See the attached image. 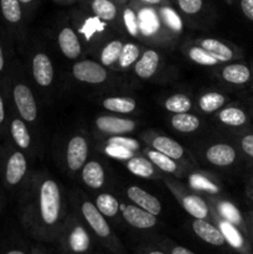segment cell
<instances>
[{
  "instance_id": "cell-1",
  "label": "cell",
  "mask_w": 253,
  "mask_h": 254,
  "mask_svg": "<svg viewBox=\"0 0 253 254\" xmlns=\"http://www.w3.org/2000/svg\"><path fill=\"white\" fill-rule=\"evenodd\" d=\"M61 213V195L54 180H46L40 189V217L46 227H55Z\"/></svg>"
},
{
  "instance_id": "cell-2",
  "label": "cell",
  "mask_w": 253,
  "mask_h": 254,
  "mask_svg": "<svg viewBox=\"0 0 253 254\" xmlns=\"http://www.w3.org/2000/svg\"><path fill=\"white\" fill-rule=\"evenodd\" d=\"M82 216H83L84 221L87 222V225L89 226L92 231H93L94 235L99 238V240L104 241L107 243V247L111 248L114 253H118L117 248L112 245V230L109 223L107 222L106 216H103L101 213V211L97 208L96 205H93L89 201H86L82 205Z\"/></svg>"
},
{
  "instance_id": "cell-3",
  "label": "cell",
  "mask_w": 253,
  "mask_h": 254,
  "mask_svg": "<svg viewBox=\"0 0 253 254\" xmlns=\"http://www.w3.org/2000/svg\"><path fill=\"white\" fill-rule=\"evenodd\" d=\"M14 103L20 117L26 122H34L37 117V106L31 89L24 83H16L12 89Z\"/></svg>"
},
{
  "instance_id": "cell-4",
  "label": "cell",
  "mask_w": 253,
  "mask_h": 254,
  "mask_svg": "<svg viewBox=\"0 0 253 254\" xmlns=\"http://www.w3.org/2000/svg\"><path fill=\"white\" fill-rule=\"evenodd\" d=\"M73 76L77 81L84 82L89 84L103 83L107 79V71L101 64L94 61L84 60L73 64Z\"/></svg>"
},
{
  "instance_id": "cell-5",
  "label": "cell",
  "mask_w": 253,
  "mask_h": 254,
  "mask_svg": "<svg viewBox=\"0 0 253 254\" xmlns=\"http://www.w3.org/2000/svg\"><path fill=\"white\" fill-rule=\"evenodd\" d=\"M124 221L136 230H150L155 227L156 216L143 210L136 205H128L122 208Z\"/></svg>"
},
{
  "instance_id": "cell-6",
  "label": "cell",
  "mask_w": 253,
  "mask_h": 254,
  "mask_svg": "<svg viewBox=\"0 0 253 254\" xmlns=\"http://www.w3.org/2000/svg\"><path fill=\"white\" fill-rule=\"evenodd\" d=\"M67 165L72 171H77L84 165L88 156V144L83 136L76 135L67 145Z\"/></svg>"
},
{
  "instance_id": "cell-7",
  "label": "cell",
  "mask_w": 253,
  "mask_h": 254,
  "mask_svg": "<svg viewBox=\"0 0 253 254\" xmlns=\"http://www.w3.org/2000/svg\"><path fill=\"white\" fill-rule=\"evenodd\" d=\"M191 227H192L193 233L207 245L213 246V247H223L227 245L220 228L206 220H195Z\"/></svg>"
},
{
  "instance_id": "cell-8",
  "label": "cell",
  "mask_w": 253,
  "mask_h": 254,
  "mask_svg": "<svg viewBox=\"0 0 253 254\" xmlns=\"http://www.w3.org/2000/svg\"><path fill=\"white\" fill-rule=\"evenodd\" d=\"M97 128L101 131L112 135L130 133L135 129V123L130 119L118 118L113 116H102L96 119Z\"/></svg>"
},
{
  "instance_id": "cell-9",
  "label": "cell",
  "mask_w": 253,
  "mask_h": 254,
  "mask_svg": "<svg viewBox=\"0 0 253 254\" xmlns=\"http://www.w3.org/2000/svg\"><path fill=\"white\" fill-rule=\"evenodd\" d=\"M27 170L26 158L21 151H15L7 159L5 166V181L7 185L16 186L21 183Z\"/></svg>"
},
{
  "instance_id": "cell-10",
  "label": "cell",
  "mask_w": 253,
  "mask_h": 254,
  "mask_svg": "<svg viewBox=\"0 0 253 254\" xmlns=\"http://www.w3.org/2000/svg\"><path fill=\"white\" fill-rule=\"evenodd\" d=\"M32 74L37 84L47 87L54 81V66L46 54H36L32 59Z\"/></svg>"
},
{
  "instance_id": "cell-11",
  "label": "cell",
  "mask_w": 253,
  "mask_h": 254,
  "mask_svg": "<svg viewBox=\"0 0 253 254\" xmlns=\"http://www.w3.org/2000/svg\"><path fill=\"white\" fill-rule=\"evenodd\" d=\"M218 228L222 232L223 237H225L226 243L230 246L231 248L236 250L237 252L242 254H250V247L247 245L245 236L241 232L240 227L235 226L233 223L228 222L226 220H221L218 222Z\"/></svg>"
},
{
  "instance_id": "cell-12",
  "label": "cell",
  "mask_w": 253,
  "mask_h": 254,
  "mask_svg": "<svg viewBox=\"0 0 253 254\" xmlns=\"http://www.w3.org/2000/svg\"><path fill=\"white\" fill-rule=\"evenodd\" d=\"M126 195H128L129 200L134 203V205L139 206L143 210L148 211V212L153 213V215L158 216L161 212V203L155 196L150 195L146 191L141 190L138 186H130L126 190Z\"/></svg>"
},
{
  "instance_id": "cell-13",
  "label": "cell",
  "mask_w": 253,
  "mask_h": 254,
  "mask_svg": "<svg viewBox=\"0 0 253 254\" xmlns=\"http://www.w3.org/2000/svg\"><path fill=\"white\" fill-rule=\"evenodd\" d=\"M64 247L68 254H87L91 248V238L83 227L76 226L67 235Z\"/></svg>"
},
{
  "instance_id": "cell-14",
  "label": "cell",
  "mask_w": 253,
  "mask_h": 254,
  "mask_svg": "<svg viewBox=\"0 0 253 254\" xmlns=\"http://www.w3.org/2000/svg\"><path fill=\"white\" fill-rule=\"evenodd\" d=\"M236 150L233 146L228 144H215L210 146L206 151V159L212 165L216 166H230L236 161Z\"/></svg>"
},
{
  "instance_id": "cell-15",
  "label": "cell",
  "mask_w": 253,
  "mask_h": 254,
  "mask_svg": "<svg viewBox=\"0 0 253 254\" xmlns=\"http://www.w3.org/2000/svg\"><path fill=\"white\" fill-rule=\"evenodd\" d=\"M59 45L67 59L74 60L81 55V44L76 32L71 27H64L59 34Z\"/></svg>"
},
{
  "instance_id": "cell-16",
  "label": "cell",
  "mask_w": 253,
  "mask_h": 254,
  "mask_svg": "<svg viewBox=\"0 0 253 254\" xmlns=\"http://www.w3.org/2000/svg\"><path fill=\"white\" fill-rule=\"evenodd\" d=\"M159 54L154 50H146L134 66V71L140 78L148 79L156 72L159 66Z\"/></svg>"
},
{
  "instance_id": "cell-17",
  "label": "cell",
  "mask_w": 253,
  "mask_h": 254,
  "mask_svg": "<svg viewBox=\"0 0 253 254\" xmlns=\"http://www.w3.org/2000/svg\"><path fill=\"white\" fill-rule=\"evenodd\" d=\"M252 72L245 64H231L222 69V78L231 84H246L251 81Z\"/></svg>"
},
{
  "instance_id": "cell-18",
  "label": "cell",
  "mask_w": 253,
  "mask_h": 254,
  "mask_svg": "<svg viewBox=\"0 0 253 254\" xmlns=\"http://www.w3.org/2000/svg\"><path fill=\"white\" fill-rule=\"evenodd\" d=\"M82 179L91 189H101L104 184V170L97 161H89L83 165Z\"/></svg>"
},
{
  "instance_id": "cell-19",
  "label": "cell",
  "mask_w": 253,
  "mask_h": 254,
  "mask_svg": "<svg viewBox=\"0 0 253 254\" xmlns=\"http://www.w3.org/2000/svg\"><path fill=\"white\" fill-rule=\"evenodd\" d=\"M201 47L210 52L218 62H227L235 57V52L231 47L225 45L223 42L218 41L216 39H206L201 42Z\"/></svg>"
},
{
  "instance_id": "cell-20",
  "label": "cell",
  "mask_w": 253,
  "mask_h": 254,
  "mask_svg": "<svg viewBox=\"0 0 253 254\" xmlns=\"http://www.w3.org/2000/svg\"><path fill=\"white\" fill-rule=\"evenodd\" d=\"M153 148L156 151L165 154L169 158L178 160L181 159L184 155V148L178 143V141L173 140V139L168 138V136H156L153 140Z\"/></svg>"
},
{
  "instance_id": "cell-21",
  "label": "cell",
  "mask_w": 253,
  "mask_h": 254,
  "mask_svg": "<svg viewBox=\"0 0 253 254\" xmlns=\"http://www.w3.org/2000/svg\"><path fill=\"white\" fill-rule=\"evenodd\" d=\"M183 206L186 212L195 220H206L208 216V206L198 196L189 195L183 200Z\"/></svg>"
},
{
  "instance_id": "cell-22",
  "label": "cell",
  "mask_w": 253,
  "mask_h": 254,
  "mask_svg": "<svg viewBox=\"0 0 253 254\" xmlns=\"http://www.w3.org/2000/svg\"><path fill=\"white\" fill-rule=\"evenodd\" d=\"M103 107L107 111L128 114L135 109L136 103L133 98L129 97H108L103 101Z\"/></svg>"
},
{
  "instance_id": "cell-23",
  "label": "cell",
  "mask_w": 253,
  "mask_h": 254,
  "mask_svg": "<svg viewBox=\"0 0 253 254\" xmlns=\"http://www.w3.org/2000/svg\"><path fill=\"white\" fill-rule=\"evenodd\" d=\"M218 119L226 126L242 127L247 123L248 117L243 109L237 108V107H227L220 112Z\"/></svg>"
},
{
  "instance_id": "cell-24",
  "label": "cell",
  "mask_w": 253,
  "mask_h": 254,
  "mask_svg": "<svg viewBox=\"0 0 253 254\" xmlns=\"http://www.w3.org/2000/svg\"><path fill=\"white\" fill-rule=\"evenodd\" d=\"M0 11L5 21L9 24H17L22 17L21 2L19 0H0Z\"/></svg>"
},
{
  "instance_id": "cell-25",
  "label": "cell",
  "mask_w": 253,
  "mask_h": 254,
  "mask_svg": "<svg viewBox=\"0 0 253 254\" xmlns=\"http://www.w3.org/2000/svg\"><path fill=\"white\" fill-rule=\"evenodd\" d=\"M10 133H11L12 139L15 144L21 149H27L31 143L30 133L27 130V127L21 119H14L10 124Z\"/></svg>"
},
{
  "instance_id": "cell-26",
  "label": "cell",
  "mask_w": 253,
  "mask_h": 254,
  "mask_svg": "<svg viewBox=\"0 0 253 254\" xmlns=\"http://www.w3.org/2000/svg\"><path fill=\"white\" fill-rule=\"evenodd\" d=\"M174 128L181 133H191L200 127V121L196 116L189 113H179L171 118Z\"/></svg>"
},
{
  "instance_id": "cell-27",
  "label": "cell",
  "mask_w": 253,
  "mask_h": 254,
  "mask_svg": "<svg viewBox=\"0 0 253 254\" xmlns=\"http://www.w3.org/2000/svg\"><path fill=\"white\" fill-rule=\"evenodd\" d=\"M92 10L97 17L104 21H112L117 15V6L111 0H93Z\"/></svg>"
},
{
  "instance_id": "cell-28",
  "label": "cell",
  "mask_w": 253,
  "mask_h": 254,
  "mask_svg": "<svg viewBox=\"0 0 253 254\" xmlns=\"http://www.w3.org/2000/svg\"><path fill=\"white\" fill-rule=\"evenodd\" d=\"M96 206L106 217H114L119 211V203L114 196L109 193H102L97 197Z\"/></svg>"
},
{
  "instance_id": "cell-29",
  "label": "cell",
  "mask_w": 253,
  "mask_h": 254,
  "mask_svg": "<svg viewBox=\"0 0 253 254\" xmlns=\"http://www.w3.org/2000/svg\"><path fill=\"white\" fill-rule=\"evenodd\" d=\"M164 106L171 113H188L191 109V101L185 94H174L166 99Z\"/></svg>"
},
{
  "instance_id": "cell-30",
  "label": "cell",
  "mask_w": 253,
  "mask_h": 254,
  "mask_svg": "<svg viewBox=\"0 0 253 254\" xmlns=\"http://www.w3.org/2000/svg\"><path fill=\"white\" fill-rule=\"evenodd\" d=\"M126 168L131 174L139 178H150L154 173L153 164L143 158H130L126 164Z\"/></svg>"
},
{
  "instance_id": "cell-31",
  "label": "cell",
  "mask_w": 253,
  "mask_h": 254,
  "mask_svg": "<svg viewBox=\"0 0 253 254\" xmlns=\"http://www.w3.org/2000/svg\"><path fill=\"white\" fill-rule=\"evenodd\" d=\"M226 98L223 94L218 93V92H210V93L203 94L200 98V108L206 113H212L220 109L221 107L225 104Z\"/></svg>"
},
{
  "instance_id": "cell-32",
  "label": "cell",
  "mask_w": 253,
  "mask_h": 254,
  "mask_svg": "<svg viewBox=\"0 0 253 254\" xmlns=\"http://www.w3.org/2000/svg\"><path fill=\"white\" fill-rule=\"evenodd\" d=\"M122 47H123V44L118 40H114V41H111L109 44H107L104 46V49L102 50L101 54V61L103 66H111L114 62L118 61L119 56H121Z\"/></svg>"
},
{
  "instance_id": "cell-33",
  "label": "cell",
  "mask_w": 253,
  "mask_h": 254,
  "mask_svg": "<svg viewBox=\"0 0 253 254\" xmlns=\"http://www.w3.org/2000/svg\"><path fill=\"white\" fill-rule=\"evenodd\" d=\"M220 213L223 220L233 223L237 227H241L243 225L242 213L240 212V210L233 203L228 202V201H223V202L220 203Z\"/></svg>"
},
{
  "instance_id": "cell-34",
  "label": "cell",
  "mask_w": 253,
  "mask_h": 254,
  "mask_svg": "<svg viewBox=\"0 0 253 254\" xmlns=\"http://www.w3.org/2000/svg\"><path fill=\"white\" fill-rule=\"evenodd\" d=\"M148 156L151 163L158 166L160 170L165 171V173H175L176 171V163L174 161V159L169 158L165 154L156 150H150L148 151Z\"/></svg>"
},
{
  "instance_id": "cell-35",
  "label": "cell",
  "mask_w": 253,
  "mask_h": 254,
  "mask_svg": "<svg viewBox=\"0 0 253 254\" xmlns=\"http://www.w3.org/2000/svg\"><path fill=\"white\" fill-rule=\"evenodd\" d=\"M189 56L193 62L198 64H203V66H215V64H218L217 60L210 52L206 51L203 47H192L189 51Z\"/></svg>"
},
{
  "instance_id": "cell-36",
  "label": "cell",
  "mask_w": 253,
  "mask_h": 254,
  "mask_svg": "<svg viewBox=\"0 0 253 254\" xmlns=\"http://www.w3.org/2000/svg\"><path fill=\"white\" fill-rule=\"evenodd\" d=\"M139 57V47L134 44H126L123 45L121 51V56H119V66L126 68L133 64Z\"/></svg>"
},
{
  "instance_id": "cell-37",
  "label": "cell",
  "mask_w": 253,
  "mask_h": 254,
  "mask_svg": "<svg viewBox=\"0 0 253 254\" xmlns=\"http://www.w3.org/2000/svg\"><path fill=\"white\" fill-rule=\"evenodd\" d=\"M123 21L126 27V31L131 36H138L139 34V22L138 17H136L135 12L130 9V7H126L123 11Z\"/></svg>"
},
{
  "instance_id": "cell-38",
  "label": "cell",
  "mask_w": 253,
  "mask_h": 254,
  "mask_svg": "<svg viewBox=\"0 0 253 254\" xmlns=\"http://www.w3.org/2000/svg\"><path fill=\"white\" fill-rule=\"evenodd\" d=\"M161 15H163L165 24L170 29L175 30V31H180L181 27H183V22H181V19L176 14V11H174L171 7H163L161 9Z\"/></svg>"
},
{
  "instance_id": "cell-39",
  "label": "cell",
  "mask_w": 253,
  "mask_h": 254,
  "mask_svg": "<svg viewBox=\"0 0 253 254\" xmlns=\"http://www.w3.org/2000/svg\"><path fill=\"white\" fill-rule=\"evenodd\" d=\"M108 144L122 146V148H126L128 150H136L140 146L135 139L126 138V136H112V138H109Z\"/></svg>"
},
{
  "instance_id": "cell-40",
  "label": "cell",
  "mask_w": 253,
  "mask_h": 254,
  "mask_svg": "<svg viewBox=\"0 0 253 254\" xmlns=\"http://www.w3.org/2000/svg\"><path fill=\"white\" fill-rule=\"evenodd\" d=\"M178 4L179 7L188 15L197 14L202 9V0H178Z\"/></svg>"
},
{
  "instance_id": "cell-41",
  "label": "cell",
  "mask_w": 253,
  "mask_h": 254,
  "mask_svg": "<svg viewBox=\"0 0 253 254\" xmlns=\"http://www.w3.org/2000/svg\"><path fill=\"white\" fill-rule=\"evenodd\" d=\"M190 183L193 188L201 189V190H207L211 191V192H217V188H216L213 184H211L210 181L206 180L205 178L200 175H192V178L190 179Z\"/></svg>"
},
{
  "instance_id": "cell-42",
  "label": "cell",
  "mask_w": 253,
  "mask_h": 254,
  "mask_svg": "<svg viewBox=\"0 0 253 254\" xmlns=\"http://www.w3.org/2000/svg\"><path fill=\"white\" fill-rule=\"evenodd\" d=\"M106 153L108 154L111 158H116V159L131 158V150H128V149L122 148V146H118V145H111V144H108V146L106 148Z\"/></svg>"
},
{
  "instance_id": "cell-43",
  "label": "cell",
  "mask_w": 253,
  "mask_h": 254,
  "mask_svg": "<svg viewBox=\"0 0 253 254\" xmlns=\"http://www.w3.org/2000/svg\"><path fill=\"white\" fill-rule=\"evenodd\" d=\"M241 148L243 153L253 159V134H246L241 139Z\"/></svg>"
},
{
  "instance_id": "cell-44",
  "label": "cell",
  "mask_w": 253,
  "mask_h": 254,
  "mask_svg": "<svg viewBox=\"0 0 253 254\" xmlns=\"http://www.w3.org/2000/svg\"><path fill=\"white\" fill-rule=\"evenodd\" d=\"M241 10L248 20L253 21V0H241Z\"/></svg>"
},
{
  "instance_id": "cell-45",
  "label": "cell",
  "mask_w": 253,
  "mask_h": 254,
  "mask_svg": "<svg viewBox=\"0 0 253 254\" xmlns=\"http://www.w3.org/2000/svg\"><path fill=\"white\" fill-rule=\"evenodd\" d=\"M169 254H196L192 251H190L189 248L183 247V246H178V245H174L169 248V251H166Z\"/></svg>"
},
{
  "instance_id": "cell-46",
  "label": "cell",
  "mask_w": 253,
  "mask_h": 254,
  "mask_svg": "<svg viewBox=\"0 0 253 254\" xmlns=\"http://www.w3.org/2000/svg\"><path fill=\"white\" fill-rule=\"evenodd\" d=\"M5 122V104L4 99H2L1 94H0V127L4 124Z\"/></svg>"
},
{
  "instance_id": "cell-47",
  "label": "cell",
  "mask_w": 253,
  "mask_h": 254,
  "mask_svg": "<svg viewBox=\"0 0 253 254\" xmlns=\"http://www.w3.org/2000/svg\"><path fill=\"white\" fill-rule=\"evenodd\" d=\"M139 254H169L166 251L158 250V248H145V250L141 251Z\"/></svg>"
},
{
  "instance_id": "cell-48",
  "label": "cell",
  "mask_w": 253,
  "mask_h": 254,
  "mask_svg": "<svg viewBox=\"0 0 253 254\" xmlns=\"http://www.w3.org/2000/svg\"><path fill=\"white\" fill-rule=\"evenodd\" d=\"M2 254H30L26 252L25 250H21V248H9V250L5 251Z\"/></svg>"
},
{
  "instance_id": "cell-49",
  "label": "cell",
  "mask_w": 253,
  "mask_h": 254,
  "mask_svg": "<svg viewBox=\"0 0 253 254\" xmlns=\"http://www.w3.org/2000/svg\"><path fill=\"white\" fill-rule=\"evenodd\" d=\"M5 68V56H4V50H2L1 41H0V73L4 71Z\"/></svg>"
},
{
  "instance_id": "cell-50",
  "label": "cell",
  "mask_w": 253,
  "mask_h": 254,
  "mask_svg": "<svg viewBox=\"0 0 253 254\" xmlns=\"http://www.w3.org/2000/svg\"><path fill=\"white\" fill-rule=\"evenodd\" d=\"M139 1L144 2V4H148V5H158V4H160L163 0H139Z\"/></svg>"
},
{
  "instance_id": "cell-51",
  "label": "cell",
  "mask_w": 253,
  "mask_h": 254,
  "mask_svg": "<svg viewBox=\"0 0 253 254\" xmlns=\"http://www.w3.org/2000/svg\"><path fill=\"white\" fill-rule=\"evenodd\" d=\"M30 254H49V253L45 252V251H42V250H39V248H35L34 251H31V253Z\"/></svg>"
},
{
  "instance_id": "cell-52",
  "label": "cell",
  "mask_w": 253,
  "mask_h": 254,
  "mask_svg": "<svg viewBox=\"0 0 253 254\" xmlns=\"http://www.w3.org/2000/svg\"><path fill=\"white\" fill-rule=\"evenodd\" d=\"M19 1L21 2V4H29V2L34 1V0H19Z\"/></svg>"
},
{
  "instance_id": "cell-53",
  "label": "cell",
  "mask_w": 253,
  "mask_h": 254,
  "mask_svg": "<svg viewBox=\"0 0 253 254\" xmlns=\"http://www.w3.org/2000/svg\"><path fill=\"white\" fill-rule=\"evenodd\" d=\"M251 237H252V240H253V222H252V225H251Z\"/></svg>"
},
{
  "instance_id": "cell-54",
  "label": "cell",
  "mask_w": 253,
  "mask_h": 254,
  "mask_svg": "<svg viewBox=\"0 0 253 254\" xmlns=\"http://www.w3.org/2000/svg\"><path fill=\"white\" fill-rule=\"evenodd\" d=\"M251 200L253 201V192H252V195H251Z\"/></svg>"
},
{
  "instance_id": "cell-55",
  "label": "cell",
  "mask_w": 253,
  "mask_h": 254,
  "mask_svg": "<svg viewBox=\"0 0 253 254\" xmlns=\"http://www.w3.org/2000/svg\"><path fill=\"white\" fill-rule=\"evenodd\" d=\"M252 184H253V179H252Z\"/></svg>"
}]
</instances>
